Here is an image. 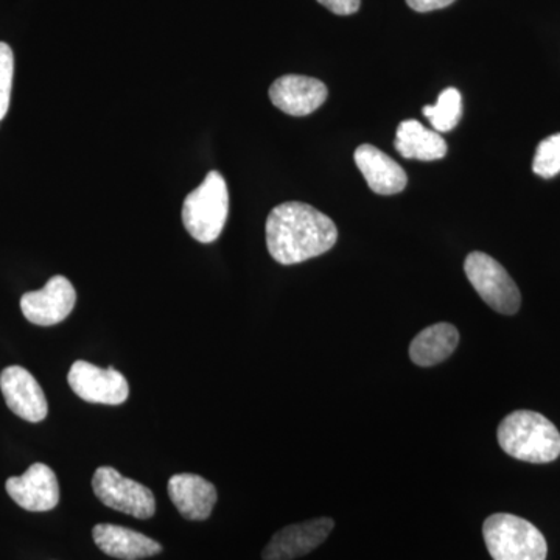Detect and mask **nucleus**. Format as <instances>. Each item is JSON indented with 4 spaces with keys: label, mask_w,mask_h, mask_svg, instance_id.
I'll return each mask as SVG.
<instances>
[{
    "label": "nucleus",
    "mask_w": 560,
    "mask_h": 560,
    "mask_svg": "<svg viewBox=\"0 0 560 560\" xmlns=\"http://www.w3.org/2000/svg\"><path fill=\"white\" fill-rule=\"evenodd\" d=\"M267 246L280 265H296L334 248L338 230L334 221L304 202H283L268 215Z\"/></svg>",
    "instance_id": "1"
},
{
    "label": "nucleus",
    "mask_w": 560,
    "mask_h": 560,
    "mask_svg": "<svg viewBox=\"0 0 560 560\" xmlns=\"http://www.w3.org/2000/svg\"><path fill=\"white\" fill-rule=\"evenodd\" d=\"M497 440L504 453L525 463L547 464L560 456L559 430L536 411L511 412L501 420Z\"/></svg>",
    "instance_id": "2"
},
{
    "label": "nucleus",
    "mask_w": 560,
    "mask_h": 560,
    "mask_svg": "<svg viewBox=\"0 0 560 560\" xmlns=\"http://www.w3.org/2000/svg\"><path fill=\"white\" fill-rule=\"evenodd\" d=\"M228 212L230 194L226 180L219 172H209L200 186L184 200V228L195 241L215 242L226 224Z\"/></svg>",
    "instance_id": "3"
},
{
    "label": "nucleus",
    "mask_w": 560,
    "mask_h": 560,
    "mask_svg": "<svg viewBox=\"0 0 560 560\" xmlns=\"http://www.w3.org/2000/svg\"><path fill=\"white\" fill-rule=\"evenodd\" d=\"M482 536L493 560H547L544 534L517 515H490L482 525Z\"/></svg>",
    "instance_id": "4"
},
{
    "label": "nucleus",
    "mask_w": 560,
    "mask_h": 560,
    "mask_svg": "<svg viewBox=\"0 0 560 560\" xmlns=\"http://www.w3.org/2000/svg\"><path fill=\"white\" fill-rule=\"evenodd\" d=\"M464 272L492 311L501 315H515L521 308L522 294L510 272L489 254L475 250L464 261Z\"/></svg>",
    "instance_id": "5"
},
{
    "label": "nucleus",
    "mask_w": 560,
    "mask_h": 560,
    "mask_svg": "<svg viewBox=\"0 0 560 560\" xmlns=\"http://www.w3.org/2000/svg\"><path fill=\"white\" fill-rule=\"evenodd\" d=\"M95 497L110 510L147 521L156 512L153 492L140 482L125 478L113 467H98L92 478Z\"/></svg>",
    "instance_id": "6"
},
{
    "label": "nucleus",
    "mask_w": 560,
    "mask_h": 560,
    "mask_svg": "<svg viewBox=\"0 0 560 560\" xmlns=\"http://www.w3.org/2000/svg\"><path fill=\"white\" fill-rule=\"evenodd\" d=\"M68 382L73 393L88 404L120 405L130 396L127 378L119 371L102 370L83 360L72 364Z\"/></svg>",
    "instance_id": "7"
},
{
    "label": "nucleus",
    "mask_w": 560,
    "mask_h": 560,
    "mask_svg": "<svg viewBox=\"0 0 560 560\" xmlns=\"http://www.w3.org/2000/svg\"><path fill=\"white\" fill-rule=\"evenodd\" d=\"M77 304V291L65 276H54L43 290L21 298L25 319L36 326L49 327L68 318Z\"/></svg>",
    "instance_id": "8"
},
{
    "label": "nucleus",
    "mask_w": 560,
    "mask_h": 560,
    "mask_svg": "<svg viewBox=\"0 0 560 560\" xmlns=\"http://www.w3.org/2000/svg\"><path fill=\"white\" fill-rule=\"evenodd\" d=\"M335 522L329 517L285 526L271 537L261 552L264 560H294L316 550L330 536Z\"/></svg>",
    "instance_id": "9"
},
{
    "label": "nucleus",
    "mask_w": 560,
    "mask_h": 560,
    "mask_svg": "<svg viewBox=\"0 0 560 560\" xmlns=\"http://www.w3.org/2000/svg\"><path fill=\"white\" fill-rule=\"evenodd\" d=\"M5 488L14 503L25 511L47 512L60 503L57 475L43 463L32 464L21 477L9 478Z\"/></svg>",
    "instance_id": "10"
},
{
    "label": "nucleus",
    "mask_w": 560,
    "mask_h": 560,
    "mask_svg": "<svg viewBox=\"0 0 560 560\" xmlns=\"http://www.w3.org/2000/svg\"><path fill=\"white\" fill-rule=\"evenodd\" d=\"M0 389L7 407L27 422L38 423L47 418L49 405L46 394L31 372L10 366L0 374Z\"/></svg>",
    "instance_id": "11"
},
{
    "label": "nucleus",
    "mask_w": 560,
    "mask_h": 560,
    "mask_svg": "<svg viewBox=\"0 0 560 560\" xmlns=\"http://www.w3.org/2000/svg\"><path fill=\"white\" fill-rule=\"evenodd\" d=\"M327 94L323 81L304 75L280 77L270 88L272 105L294 117L315 113L326 102Z\"/></svg>",
    "instance_id": "12"
},
{
    "label": "nucleus",
    "mask_w": 560,
    "mask_h": 560,
    "mask_svg": "<svg viewBox=\"0 0 560 560\" xmlns=\"http://www.w3.org/2000/svg\"><path fill=\"white\" fill-rule=\"evenodd\" d=\"M168 495L179 514L191 522L208 521L219 499L215 486L194 474L173 475Z\"/></svg>",
    "instance_id": "13"
},
{
    "label": "nucleus",
    "mask_w": 560,
    "mask_h": 560,
    "mask_svg": "<svg viewBox=\"0 0 560 560\" xmlns=\"http://www.w3.org/2000/svg\"><path fill=\"white\" fill-rule=\"evenodd\" d=\"M357 167L366 179L368 186L378 195H396L407 187L408 178L404 168L377 147L360 145L353 154Z\"/></svg>",
    "instance_id": "14"
},
{
    "label": "nucleus",
    "mask_w": 560,
    "mask_h": 560,
    "mask_svg": "<svg viewBox=\"0 0 560 560\" xmlns=\"http://www.w3.org/2000/svg\"><path fill=\"white\" fill-rule=\"evenodd\" d=\"M92 537L98 550L114 559L140 560L160 555L162 551V545L156 540L143 536L138 530L109 523L94 526Z\"/></svg>",
    "instance_id": "15"
},
{
    "label": "nucleus",
    "mask_w": 560,
    "mask_h": 560,
    "mask_svg": "<svg viewBox=\"0 0 560 560\" xmlns=\"http://www.w3.org/2000/svg\"><path fill=\"white\" fill-rule=\"evenodd\" d=\"M459 331L448 323H438L416 335L410 345V359L420 368L436 366L458 348Z\"/></svg>",
    "instance_id": "16"
},
{
    "label": "nucleus",
    "mask_w": 560,
    "mask_h": 560,
    "mask_svg": "<svg viewBox=\"0 0 560 560\" xmlns=\"http://www.w3.org/2000/svg\"><path fill=\"white\" fill-rule=\"evenodd\" d=\"M396 149L405 160L438 161L447 154V142L418 120H404L397 128Z\"/></svg>",
    "instance_id": "17"
},
{
    "label": "nucleus",
    "mask_w": 560,
    "mask_h": 560,
    "mask_svg": "<svg viewBox=\"0 0 560 560\" xmlns=\"http://www.w3.org/2000/svg\"><path fill=\"white\" fill-rule=\"evenodd\" d=\"M423 116L430 120L436 132L452 131L463 117V97L455 88L442 91L436 105L425 106Z\"/></svg>",
    "instance_id": "18"
},
{
    "label": "nucleus",
    "mask_w": 560,
    "mask_h": 560,
    "mask_svg": "<svg viewBox=\"0 0 560 560\" xmlns=\"http://www.w3.org/2000/svg\"><path fill=\"white\" fill-rule=\"evenodd\" d=\"M533 171L540 178L551 179L560 173V135L541 140L534 156Z\"/></svg>",
    "instance_id": "19"
},
{
    "label": "nucleus",
    "mask_w": 560,
    "mask_h": 560,
    "mask_svg": "<svg viewBox=\"0 0 560 560\" xmlns=\"http://www.w3.org/2000/svg\"><path fill=\"white\" fill-rule=\"evenodd\" d=\"M13 72V50H11L9 44L0 43V121L9 113Z\"/></svg>",
    "instance_id": "20"
},
{
    "label": "nucleus",
    "mask_w": 560,
    "mask_h": 560,
    "mask_svg": "<svg viewBox=\"0 0 560 560\" xmlns=\"http://www.w3.org/2000/svg\"><path fill=\"white\" fill-rule=\"evenodd\" d=\"M318 2L338 16L357 13L361 5V0H318Z\"/></svg>",
    "instance_id": "21"
},
{
    "label": "nucleus",
    "mask_w": 560,
    "mask_h": 560,
    "mask_svg": "<svg viewBox=\"0 0 560 560\" xmlns=\"http://www.w3.org/2000/svg\"><path fill=\"white\" fill-rule=\"evenodd\" d=\"M455 0H407L408 7L418 13H429V11L442 10L452 5Z\"/></svg>",
    "instance_id": "22"
}]
</instances>
